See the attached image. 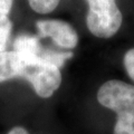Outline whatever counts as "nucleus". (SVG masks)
Wrapping results in <instances>:
<instances>
[{
    "mask_svg": "<svg viewBox=\"0 0 134 134\" xmlns=\"http://www.w3.org/2000/svg\"><path fill=\"white\" fill-rule=\"evenodd\" d=\"M97 100L116 115L134 106V86L117 79L107 81L99 87Z\"/></svg>",
    "mask_w": 134,
    "mask_h": 134,
    "instance_id": "obj_3",
    "label": "nucleus"
},
{
    "mask_svg": "<svg viewBox=\"0 0 134 134\" xmlns=\"http://www.w3.org/2000/svg\"><path fill=\"white\" fill-rule=\"evenodd\" d=\"M40 38L49 37L58 47L74 49L78 44V35L70 24L58 19H45L36 23Z\"/></svg>",
    "mask_w": 134,
    "mask_h": 134,
    "instance_id": "obj_4",
    "label": "nucleus"
},
{
    "mask_svg": "<svg viewBox=\"0 0 134 134\" xmlns=\"http://www.w3.org/2000/svg\"><path fill=\"white\" fill-rule=\"evenodd\" d=\"M123 63L127 75L132 81H134V48H131L126 52V54L124 55Z\"/></svg>",
    "mask_w": 134,
    "mask_h": 134,
    "instance_id": "obj_9",
    "label": "nucleus"
},
{
    "mask_svg": "<svg viewBox=\"0 0 134 134\" xmlns=\"http://www.w3.org/2000/svg\"><path fill=\"white\" fill-rule=\"evenodd\" d=\"M88 12L86 25L88 30L98 38H111L120 30L123 16L116 0H86Z\"/></svg>",
    "mask_w": 134,
    "mask_h": 134,
    "instance_id": "obj_2",
    "label": "nucleus"
},
{
    "mask_svg": "<svg viewBox=\"0 0 134 134\" xmlns=\"http://www.w3.org/2000/svg\"><path fill=\"white\" fill-rule=\"evenodd\" d=\"M60 0H28L29 6L38 14H49L57 8Z\"/></svg>",
    "mask_w": 134,
    "mask_h": 134,
    "instance_id": "obj_7",
    "label": "nucleus"
},
{
    "mask_svg": "<svg viewBox=\"0 0 134 134\" xmlns=\"http://www.w3.org/2000/svg\"><path fill=\"white\" fill-rule=\"evenodd\" d=\"M17 52V50H16ZM19 53L15 78H23L31 85L41 98H48L59 88L62 84L60 68L49 64L38 55Z\"/></svg>",
    "mask_w": 134,
    "mask_h": 134,
    "instance_id": "obj_1",
    "label": "nucleus"
},
{
    "mask_svg": "<svg viewBox=\"0 0 134 134\" xmlns=\"http://www.w3.org/2000/svg\"><path fill=\"white\" fill-rule=\"evenodd\" d=\"M112 134H134V106L115 115Z\"/></svg>",
    "mask_w": 134,
    "mask_h": 134,
    "instance_id": "obj_5",
    "label": "nucleus"
},
{
    "mask_svg": "<svg viewBox=\"0 0 134 134\" xmlns=\"http://www.w3.org/2000/svg\"><path fill=\"white\" fill-rule=\"evenodd\" d=\"M8 134H29V132L23 126H15L8 132Z\"/></svg>",
    "mask_w": 134,
    "mask_h": 134,
    "instance_id": "obj_11",
    "label": "nucleus"
},
{
    "mask_svg": "<svg viewBox=\"0 0 134 134\" xmlns=\"http://www.w3.org/2000/svg\"><path fill=\"white\" fill-rule=\"evenodd\" d=\"M14 0H0V25L9 20V14Z\"/></svg>",
    "mask_w": 134,
    "mask_h": 134,
    "instance_id": "obj_10",
    "label": "nucleus"
},
{
    "mask_svg": "<svg viewBox=\"0 0 134 134\" xmlns=\"http://www.w3.org/2000/svg\"><path fill=\"white\" fill-rule=\"evenodd\" d=\"M41 48L43 46H41L38 37L26 35V34L19 35L14 43V50L25 54H30V55H38Z\"/></svg>",
    "mask_w": 134,
    "mask_h": 134,
    "instance_id": "obj_6",
    "label": "nucleus"
},
{
    "mask_svg": "<svg viewBox=\"0 0 134 134\" xmlns=\"http://www.w3.org/2000/svg\"><path fill=\"white\" fill-rule=\"evenodd\" d=\"M11 30H12V23L10 20L0 25V53L6 50L8 40H9V37L11 35Z\"/></svg>",
    "mask_w": 134,
    "mask_h": 134,
    "instance_id": "obj_8",
    "label": "nucleus"
}]
</instances>
